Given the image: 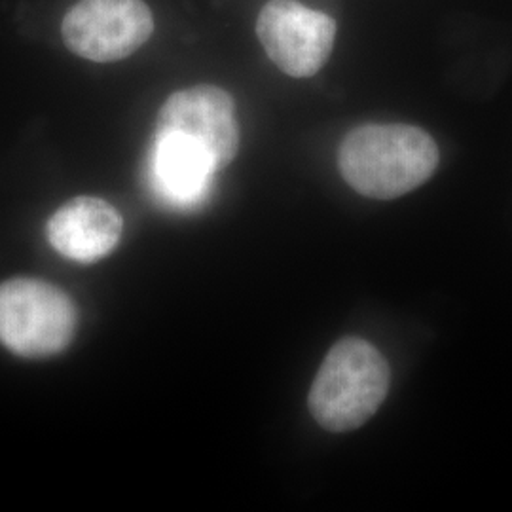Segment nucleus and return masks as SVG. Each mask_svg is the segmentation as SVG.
I'll list each match as a JSON object with an SVG mask.
<instances>
[{"label":"nucleus","mask_w":512,"mask_h":512,"mask_svg":"<svg viewBox=\"0 0 512 512\" xmlns=\"http://www.w3.org/2000/svg\"><path fill=\"white\" fill-rule=\"evenodd\" d=\"M152 33L154 16L145 0H78L61 23L65 46L93 63L126 59Z\"/></svg>","instance_id":"nucleus-4"},{"label":"nucleus","mask_w":512,"mask_h":512,"mask_svg":"<svg viewBox=\"0 0 512 512\" xmlns=\"http://www.w3.org/2000/svg\"><path fill=\"white\" fill-rule=\"evenodd\" d=\"M78 325L73 298L42 279L0 283V344L25 359H48L69 348Z\"/></svg>","instance_id":"nucleus-3"},{"label":"nucleus","mask_w":512,"mask_h":512,"mask_svg":"<svg viewBox=\"0 0 512 512\" xmlns=\"http://www.w3.org/2000/svg\"><path fill=\"white\" fill-rule=\"evenodd\" d=\"M389 384L384 355L363 338H344L327 353L311 384V416L332 433L359 429L378 412Z\"/></svg>","instance_id":"nucleus-2"},{"label":"nucleus","mask_w":512,"mask_h":512,"mask_svg":"<svg viewBox=\"0 0 512 512\" xmlns=\"http://www.w3.org/2000/svg\"><path fill=\"white\" fill-rule=\"evenodd\" d=\"M256 37L279 71L310 78L329 61L336 21L298 0H270L256 19Z\"/></svg>","instance_id":"nucleus-5"},{"label":"nucleus","mask_w":512,"mask_h":512,"mask_svg":"<svg viewBox=\"0 0 512 512\" xmlns=\"http://www.w3.org/2000/svg\"><path fill=\"white\" fill-rule=\"evenodd\" d=\"M46 232L59 255L90 264L116 249L124 219L105 200L80 196L55 211Z\"/></svg>","instance_id":"nucleus-7"},{"label":"nucleus","mask_w":512,"mask_h":512,"mask_svg":"<svg viewBox=\"0 0 512 512\" xmlns=\"http://www.w3.org/2000/svg\"><path fill=\"white\" fill-rule=\"evenodd\" d=\"M439 165L433 137L406 124H365L351 129L338 150L344 181L361 196L395 200L427 183Z\"/></svg>","instance_id":"nucleus-1"},{"label":"nucleus","mask_w":512,"mask_h":512,"mask_svg":"<svg viewBox=\"0 0 512 512\" xmlns=\"http://www.w3.org/2000/svg\"><path fill=\"white\" fill-rule=\"evenodd\" d=\"M158 131L177 133L202 147L224 169L238 156L239 124L232 95L200 84L171 93L160 110Z\"/></svg>","instance_id":"nucleus-6"},{"label":"nucleus","mask_w":512,"mask_h":512,"mask_svg":"<svg viewBox=\"0 0 512 512\" xmlns=\"http://www.w3.org/2000/svg\"><path fill=\"white\" fill-rule=\"evenodd\" d=\"M150 171L154 190L165 203L190 209L205 200L220 169L196 143L177 133L156 131Z\"/></svg>","instance_id":"nucleus-8"}]
</instances>
